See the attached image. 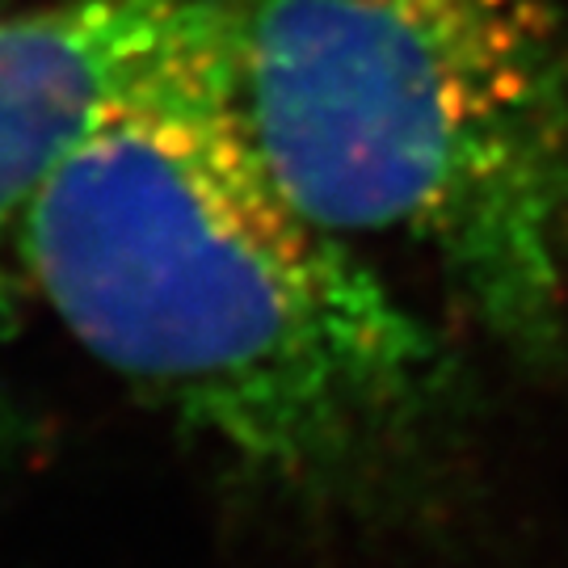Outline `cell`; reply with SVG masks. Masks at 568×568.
I'll return each instance as SVG.
<instances>
[{"label":"cell","mask_w":568,"mask_h":568,"mask_svg":"<svg viewBox=\"0 0 568 568\" xmlns=\"http://www.w3.org/2000/svg\"><path fill=\"white\" fill-rule=\"evenodd\" d=\"M21 262L105 371L274 480L384 459L447 384L434 328L265 161L244 0H203L105 98L26 211Z\"/></svg>","instance_id":"1"},{"label":"cell","mask_w":568,"mask_h":568,"mask_svg":"<svg viewBox=\"0 0 568 568\" xmlns=\"http://www.w3.org/2000/svg\"><path fill=\"white\" fill-rule=\"evenodd\" d=\"M244 105L316 224L426 265L509 363H565L568 0H244Z\"/></svg>","instance_id":"2"},{"label":"cell","mask_w":568,"mask_h":568,"mask_svg":"<svg viewBox=\"0 0 568 568\" xmlns=\"http://www.w3.org/2000/svg\"><path fill=\"white\" fill-rule=\"evenodd\" d=\"M203 0H63L0 21V337L4 270L21 224L68 143L140 63L199 13ZM13 426L0 384V443Z\"/></svg>","instance_id":"3"}]
</instances>
